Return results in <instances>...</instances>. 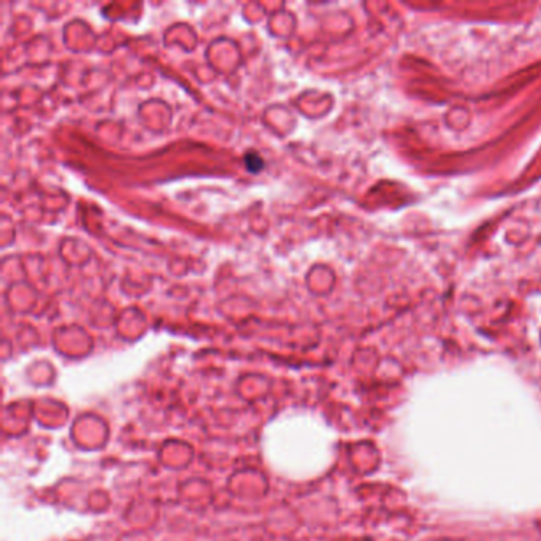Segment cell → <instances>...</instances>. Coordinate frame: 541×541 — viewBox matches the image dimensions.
Returning a JSON list of instances; mask_svg holds the SVG:
<instances>
[{"instance_id": "6da1fadb", "label": "cell", "mask_w": 541, "mask_h": 541, "mask_svg": "<svg viewBox=\"0 0 541 541\" xmlns=\"http://www.w3.org/2000/svg\"><path fill=\"white\" fill-rule=\"evenodd\" d=\"M245 164H246V169L250 170L251 173H257L264 169V161L261 159V156H259L257 153L246 154Z\"/></svg>"}]
</instances>
